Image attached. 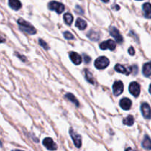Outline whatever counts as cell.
<instances>
[{
    "label": "cell",
    "mask_w": 151,
    "mask_h": 151,
    "mask_svg": "<svg viewBox=\"0 0 151 151\" xmlns=\"http://www.w3.org/2000/svg\"><path fill=\"white\" fill-rule=\"evenodd\" d=\"M17 22L20 29L24 31L27 33L30 34V35H34V34L36 33V29H35V28L30 23L27 22V21L24 20L22 19H19Z\"/></svg>",
    "instance_id": "1"
},
{
    "label": "cell",
    "mask_w": 151,
    "mask_h": 151,
    "mask_svg": "<svg viewBox=\"0 0 151 151\" xmlns=\"http://www.w3.org/2000/svg\"><path fill=\"white\" fill-rule=\"evenodd\" d=\"M109 60L105 56H101L97 58L94 61V66L98 69H104L109 65Z\"/></svg>",
    "instance_id": "2"
},
{
    "label": "cell",
    "mask_w": 151,
    "mask_h": 151,
    "mask_svg": "<svg viewBox=\"0 0 151 151\" xmlns=\"http://www.w3.org/2000/svg\"><path fill=\"white\" fill-rule=\"evenodd\" d=\"M48 7L50 10H55L57 13L60 14L65 10V6L62 3L56 1H52L48 4Z\"/></svg>",
    "instance_id": "3"
},
{
    "label": "cell",
    "mask_w": 151,
    "mask_h": 151,
    "mask_svg": "<svg viewBox=\"0 0 151 151\" xmlns=\"http://www.w3.org/2000/svg\"><path fill=\"white\" fill-rule=\"evenodd\" d=\"M69 134H70L71 137H72V140H73L75 145L78 148H80L81 145H82V138H81V136L78 134H77L72 128H70V130H69Z\"/></svg>",
    "instance_id": "4"
},
{
    "label": "cell",
    "mask_w": 151,
    "mask_h": 151,
    "mask_svg": "<svg viewBox=\"0 0 151 151\" xmlns=\"http://www.w3.org/2000/svg\"><path fill=\"white\" fill-rule=\"evenodd\" d=\"M109 32H110V35L114 38L116 42L119 43V44L123 42V38L121 35L119 31L115 27H111L110 29H109Z\"/></svg>",
    "instance_id": "5"
},
{
    "label": "cell",
    "mask_w": 151,
    "mask_h": 151,
    "mask_svg": "<svg viewBox=\"0 0 151 151\" xmlns=\"http://www.w3.org/2000/svg\"><path fill=\"white\" fill-rule=\"evenodd\" d=\"M100 47L101 50H114L116 49V42L113 40H107L106 41H103L100 44Z\"/></svg>",
    "instance_id": "6"
},
{
    "label": "cell",
    "mask_w": 151,
    "mask_h": 151,
    "mask_svg": "<svg viewBox=\"0 0 151 151\" xmlns=\"http://www.w3.org/2000/svg\"><path fill=\"white\" fill-rule=\"evenodd\" d=\"M129 91L134 97H139L140 94V86L137 82H131L129 85Z\"/></svg>",
    "instance_id": "7"
},
{
    "label": "cell",
    "mask_w": 151,
    "mask_h": 151,
    "mask_svg": "<svg viewBox=\"0 0 151 151\" xmlns=\"http://www.w3.org/2000/svg\"><path fill=\"white\" fill-rule=\"evenodd\" d=\"M124 90V85L122 83V81H116L113 84V91L114 95L119 96L123 92Z\"/></svg>",
    "instance_id": "8"
},
{
    "label": "cell",
    "mask_w": 151,
    "mask_h": 151,
    "mask_svg": "<svg viewBox=\"0 0 151 151\" xmlns=\"http://www.w3.org/2000/svg\"><path fill=\"white\" fill-rule=\"evenodd\" d=\"M43 145L50 150H56L58 148L57 145L54 142L52 139H51L50 137L44 139V141H43Z\"/></svg>",
    "instance_id": "9"
},
{
    "label": "cell",
    "mask_w": 151,
    "mask_h": 151,
    "mask_svg": "<svg viewBox=\"0 0 151 151\" xmlns=\"http://www.w3.org/2000/svg\"><path fill=\"white\" fill-rule=\"evenodd\" d=\"M115 70L119 73L125 74L126 75H129L133 71V67H127V66H122L121 64H116L114 67Z\"/></svg>",
    "instance_id": "10"
},
{
    "label": "cell",
    "mask_w": 151,
    "mask_h": 151,
    "mask_svg": "<svg viewBox=\"0 0 151 151\" xmlns=\"http://www.w3.org/2000/svg\"><path fill=\"white\" fill-rule=\"evenodd\" d=\"M141 111L143 116L145 119H150L151 118V109L147 103H145L141 106Z\"/></svg>",
    "instance_id": "11"
},
{
    "label": "cell",
    "mask_w": 151,
    "mask_h": 151,
    "mask_svg": "<svg viewBox=\"0 0 151 151\" xmlns=\"http://www.w3.org/2000/svg\"><path fill=\"white\" fill-rule=\"evenodd\" d=\"M131 105H132V102L129 98H127V97L122 98L119 102V106L123 110H129L131 108Z\"/></svg>",
    "instance_id": "12"
},
{
    "label": "cell",
    "mask_w": 151,
    "mask_h": 151,
    "mask_svg": "<svg viewBox=\"0 0 151 151\" xmlns=\"http://www.w3.org/2000/svg\"><path fill=\"white\" fill-rule=\"evenodd\" d=\"M69 57H70V59L72 60V61L76 65L81 64V62H82V58H81V56L78 53L75 52H71L69 53Z\"/></svg>",
    "instance_id": "13"
},
{
    "label": "cell",
    "mask_w": 151,
    "mask_h": 151,
    "mask_svg": "<svg viewBox=\"0 0 151 151\" xmlns=\"http://www.w3.org/2000/svg\"><path fill=\"white\" fill-rule=\"evenodd\" d=\"M87 37H88L89 39H91V41H97L100 38V35L99 32H97V31L91 29V30H90L89 32H88V34H87Z\"/></svg>",
    "instance_id": "14"
},
{
    "label": "cell",
    "mask_w": 151,
    "mask_h": 151,
    "mask_svg": "<svg viewBox=\"0 0 151 151\" xmlns=\"http://www.w3.org/2000/svg\"><path fill=\"white\" fill-rule=\"evenodd\" d=\"M8 4L9 6L14 10H19L22 6L19 0H8Z\"/></svg>",
    "instance_id": "15"
},
{
    "label": "cell",
    "mask_w": 151,
    "mask_h": 151,
    "mask_svg": "<svg viewBox=\"0 0 151 151\" xmlns=\"http://www.w3.org/2000/svg\"><path fill=\"white\" fill-rule=\"evenodd\" d=\"M143 10L145 13V16L147 19H151V4L150 3H145L142 6Z\"/></svg>",
    "instance_id": "16"
},
{
    "label": "cell",
    "mask_w": 151,
    "mask_h": 151,
    "mask_svg": "<svg viewBox=\"0 0 151 151\" xmlns=\"http://www.w3.org/2000/svg\"><path fill=\"white\" fill-rule=\"evenodd\" d=\"M75 26H76L79 29L82 30V29H85L86 28L87 23L86 21L83 20V19H81V18H78V19L76 20Z\"/></svg>",
    "instance_id": "17"
},
{
    "label": "cell",
    "mask_w": 151,
    "mask_h": 151,
    "mask_svg": "<svg viewBox=\"0 0 151 151\" xmlns=\"http://www.w3.org/2000/svg\"><path fill=\"white\" fill-rule=\"evenodd\" d=\"M143 75L145 77H150L151 75V62H148L144 64L142 69Z\"/></svg>",
    "instance_id": "18"
},
{
    "label": "cell",
    "mask_w": 151,
    "mask_h": 151,
    "mask_svg": "<svg viewBox=\"0 0 151 151\" xmlns=\"http://www.w3.org/2000/svg\"><path fill=\"white\" fill-rule=\"evenodd\" d=\"M142 145L145 149L147 150H151V139L147 135L145 137L144 139H143Z\"/></svg>",
    "instance_id": "19"
},
{
    "label": "cell",
    "mask_w": 151,
    "mask_h": 151,
    "mask_svg": "<svg viewBox=\"0 0 151 151\" xmlns=\"http://www.w3.org/2000/svg\"><path fill=\"white\" fill-rule=\"evenodd\" d=\"M65 97H66V99H68L69 101L72 102V103H74V104L77 106V107H78V106H79L80 103H79V102H78V99H77L76 97H75V96L72 94V93H68V94H66V95H65Z\"/></svg>",
    "instance_id": "20"
},
{
    "label": "cell",
    "mask_w": 151,
    "mask_h": 151,
    "mask_svg": "<svg viewBox=\"0 0 151 151\" xmlns=\"http://www.w3.org/2000/svg\"><path fill=\"white\" fill-rule=\"evenodd\" d=\"M85 78L86 79V81L88 82H89L90 83L94 84L95 83V81H94V78L93 77L92 74L88 70V69H86L85 70Z\"/></svg>",
    "instance_id": "21"
},
{
    "label": "cell",
    "mask_w": 151,
    "mask_h": 151,
    "mask_svg": "<svg viewBox=\"0 0 151 151\" xmlns=\"http://www.w3.org/2000/svg\"><path fill=\"white\" fill-rule=\"evenodd\" d=\"M63 19H64L65 22L66 23V24L71 25L72 24V22H73V16H72L71 13H65L64 16H63Z\"/></svg>",
    "instance_id": "22"
},
{
    "label": "cell",
    "mask_w": 151,
    "mask_h": 151,
    "mask_svg": "<svg viewBox=\"0 0 151 151\" xmlns=\"http://www.w3.org/2000/svg\"><path fill=\"white\" fill-rule=\"evenodd\" d=\"M122 122H123L124 125H128V126H131V125H134V119L133 117V116L130 115V116H127L125 119H124L122 120Z\"/></svg>",
    "instance_id": "23"
},
{
    "label": "cell",
    "mask_w": 151,
    "mask_h": 151,
    "mask_svg": "<svg viewBox=\"0 0 151 151\" xmlns=\"http://www.w3.org/2000/svg\"><path fill=\"white\" fill-rule=\"evenodd\" d=\"M63 35H64L65 38H66V39H68V40L74 39V38H75L74 35H72L70 32H69V31H66V32H65L64 33H63Z\"/></svg>",
    "instance_id": "24"
},
{
    "label": "cell",
    "mask_w": 151,
    "mask_h": 151,
    "mask_svg": "<svg viewBox=\"0 0 151 151\" xmlns=\"http://www.w3.org/2000/svg\"><path fill=\"white\" fill-rule=\"evenodd\" d=\"M38 42H39V44H40V45H41V47H42L43 48L45 49V50H48V49H49L48 44H47V43H46L45 41H44V40L39 39Z\"/></svg>",
    "instance_id": "25"
},
{
    "label": "cell",
    "mask_w": 151,
    "mask_h": 151,
    "mask_svg": "<svg viewBox=\"0 0 151 151\" xmlns=\"http://www.w3.org/2000/svg\"><path fill=\"white\" fill-rule=\"evenodd\" d=\"M83 58L84 62H85L86 63H88L91 62V58H90L88 55H87L86 54L83 55Z\"/></svg>",
    "instance_id": "26"
},
{
    "label": "cell",
    "mask_w": 151,
    "mask_h": 151,
    "mask_svg": "<svg viewBox=\"0 0 151 151\" xmlns=\"http://www.w3.org/2000/svg\"><path fill=\"white\" fill-rule=\"evenodd\" d=\"M128 53H129L131 55H134L135 54V50H134V47H131L129 49H128Z\"/></svg>",
    "instance_id": "27"
},
{
    "label": "cell",
    "mask_w": 151,
    "mask_h": 151,
    "mask_svg": "<svg viewBox=\"0 0 151 151\" xmlns=\"http://www.w3.org/2000/svg\"><path fill=\"white\" fill-rule=\"evenodd\" d=\"M16 55L17 56L18 58H20L22 61H26L27 60L26 57H24V56H23V55H19V53H16Z\"/></svg>",
    "instance_id": "28"
},
{
    "label": "cell",
    "mask_w": 151,
    "mask_h": 151,
    "mask_svg": "<svg viewBox=\"0 0 151 151\" xmlns=\"http://www.w3.org/2000/svg\"><path fill=\"white\" fill-rule=\"evenodd\" d=\"M4 41H5V39L1 36H0V43H4Z\"/></svg>",
    "instance_id": "29"
},
{
    "label": "cell",
    "mask_w": 151,
    "mask_h": 151,
    "mask_svg": "<svg viewBox=\"0 0 151 151\" xmlns=\"http://www.w3.org/2000/svg\"><path fill=\"white\" fill-rule=\"evenodd\" d=\"M125 151H136V150H134V149L131 148V147H128V148H127L126 150H125Z\"/></svg>",
    "instance_id": "30"
},
{
    "label": "cell",
    "mask_w": 151,
    "mask_h": 151,
    "mask_svg": "<svg viewBox=\"0 0 151 151\" xmlns=\"http://www.w3.org/2000/svg\"><path fill=\"white\" fill-rule=\"evenodd\" d=\"M102 1H103V2H109V0H102Z\"/></svg>",
    "instance_id": "31"
},
{
    "label": "cell",
    "mask_w": 151,
    "mask_h": 151,
    "mask_svg": "<svg viewBox=\"0 0 151 151\" xmlns=\"http://www.w3.org/2000/svg\"><path fill=\"white\" fill-rule=\"evenodd\" d=\"M149 92H150V94H151V84H150V87H149Z\"/></svg>",
    "instance_id": "32"
},
{
    "label": "cell",
    "mask_w": 151,
    "mask_h": 151,
    "mask_svg": "<svg viewBox=\"0 0 151 151\" xmlns=\"http://www.w3.org/2000/svg\"><path fill=\"white\" fill-rule=\"evenodd\" d=\"M14 151H23V150H15Z\"/></svg>",
    "instance_id": "33"
},
{
    "label": "cell",
    "mask_w": 151,
    "mask_h": 151,
    "mask_svg": "<svg viewBox=\"0 0 151 151\" xmlns=\"http://www.w3.org/2000/svg\"><path fill=\"white\" fill-rule=\"evenodd\" d=\"M137 1H142V0H137Z\"/></svg>",
    "instance_id": "34"
}]
</instances>
